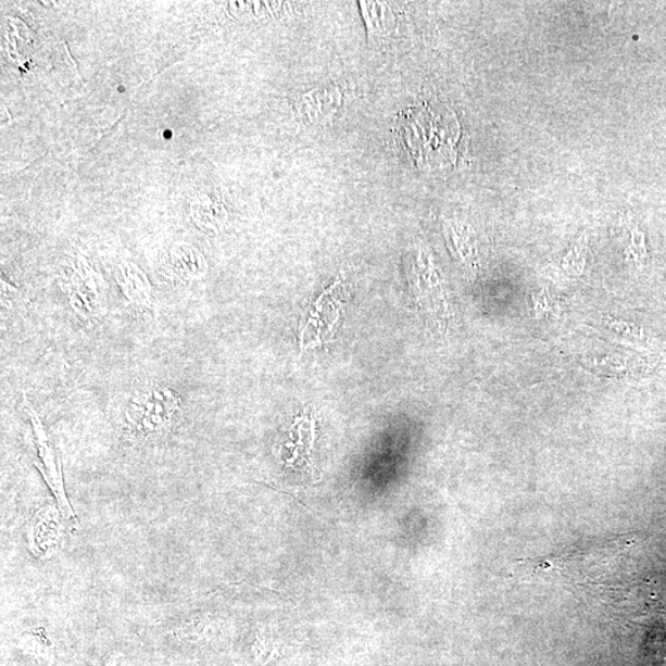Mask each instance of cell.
<instances>
[{"mask_svg":"<svg viewBox=\"0 0 666 666\" xmlns=\"http://www.w3.org/2000/svg\"><path fill=\"white\" fill-rule=\"evenodd\" d=\"M343 88L337 85L318 86L296 99L301 121L310 125L331 123L343 102Z\"/></svg>","mask_w":666,"mask_h":666,"instance_id":"obj_5","label":"cell"},{"mask_svg":"<svg viewBox=\"0 0 666 666\" xmlns=\"http://www.w3.org/2000/svg\"><path fill=\"white\" fill-rule=\"evenodd\" d=\"M181 407L175 389L153 385L135 392L124 413L123 431L133 443L146 444L166 437Z\"/></svg>","mask_w":666,"mask_h":666,"instance_id":"obj_1","label":"cell"},{"mask_svg":"<svg viewBox=\"0 0 666 666\" xmlns=\"http://www.w3.org/2000/svg\"><path fill=\"white\" fill-rule=\"evenodd\" d=\"M444 234L454 257L462 263V266L470 272L476 269L477 252L469 233L458 224L445 223Z\"/></svg>","mask_w":666,"mask_h":666,"instance_id":"obj_9","label":"cell"},{"mask_svg":"<svg viewBox=\"0 0 666 666\" xmlns=\"http://www.w3.org/2000/svg\"><path fill=\"white\" fill-rule=\"evenodd\" d=\"M117 285L130 304L153 310L152 288L143 273L133 264H122L116 273Z\"/></svg>","mask_w":666,"mask_h":666,"instance_id":"obj_7","label":"cell"},{"mask_svg":"<svg viewBox=\"0 0 666 666\" xmlns=\"http://www.w3.org/2000/svg\"><path fill=\"white\" fill-rule=\"evenodd\" d=\"M409 279L419 309L428 321L444 330L451 318V310L430 252L418 248L413 253L409 263Z\"/></svg>","mask_w":666,"mask_h":666,"instance_id":"obj_2","label":"cell"},{"mask_svg":"<svg viewBox=\"0 0 666 666\" xmlns=\"http://www.w3.org/2000/svg\"><path fill=\"white\" fill-rule=\"evenodd\" d=\"M582 248H575L567 257L564 259L563 267L567 271L580 272L582 269L583 262Z\"/></svg>","mask_w":666,"mask_h":666,"instance_id":"obj_10","label":"cell"},{"mask_svg":"<svg viewBox=\"0 0 666 666\" xmlns=\"http://www.w3.org/2000/svg\"><path fill=\"white\" fill-rule=\"evenodd\" d=\"M169 277L179 281L202 278L205 275V261L193 249L179 248L171 252Z\"/></svg>","mask_w":666,"mask_h":666,"instance_id":"obj_8","label":"cell"},{"mask_svg":"<svg viewBox=\"0 0 666 666\" xmlns=\"http://www.w3.org/2000/svg\"><path fill=\"white\" fill-rule=\"evenodd\" d=\"M340 282L331 286L318 298L310 312L304 327H301V344L315 345L324 343L334 336L335 326L341 318V297L336 293Z\"/></svg>","mask_w":666,"mask_h":666,"instance_id":"obj_4","label":"cell"},{"mask_svg":"<svg viewBox=\"0 0 666 666\" xmlns=\"http://www.w3.org/2000/svg\"><path fill=\"white\" fill-rule=\"evenodd\" d=\"M364 24L372 41L390 38L397 30V14L394 4L389 2H360Z\"/></svg>","mask_w":666,"mask_h":666,"instance_id":"obj_6","label":"cell"},{"mask_svg":"<svg viewBox=\"0 0 666 666\" xmlns=\"http://www.w3.org/2000/svg\"><path fill=\"white\" fill-rule=\"evenodd\" d=\"M26 414L29 416L36 450H38V462L36 467L42 474L45 481L56 498L58 505L67 517H75L66 495L65 482H63L62 465L56 449L50 440L47 427L43 426L41 418L35 409L29 404L25 406Z\"/></svg>","mask_w":666,"mask_h":666,"instance_id":"obj_3","label":"cell"}]
</instances>
